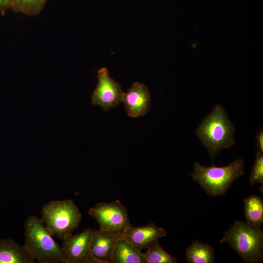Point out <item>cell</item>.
Segmentation results:
<instances>
[{
    "instance_id": "1",
    "label": "cell",
    "mask_w": 263,
    "mask_h": 263,
    "mask_svg": "<svg viewBox=\"0 0 263 263\" xmlns=\"http://www.w3.org/2000/svg\"><path fill=\"white\" fill-rule=\"evenodd\" d=\"M40 218L30 215L24 224L25 248L39 263H65L61 246L53 239Z\"/></svg>"
},
{
    "instance_id": "2",
    "label": "cell",
    "mask_w": 263,
    "mask_h": 263,
    "mask_svg": "<svg viewBox=\"0 0 263 263\" xmlns=\"http://www.w3.org/2000/svg\"><path fill=\"white\" fill-rule=\"evenodd\" d=\"M235 128L223 107L215 106L196 130L201 142L208 150L212 160L219 151L234 145Z\"/></svg>"
},
{
    "instance_id": "3",
    "label": "cell",
    "mask_w": 263,
    "mask_h": 263,
    "mask_svg": "<svg viewBox=\"0 0 263 263\" xmlns=\"http://www.w3.org/2000/svg\"><path fill=\"white\" fill-rule=\"evenodd\" d=\"M244 174V160L238 159L221 167L215 166L213 163L211 167H205L196 162L191 177L207 194L217 196L225 193L232 183Z\"/></svg>"
},
{
    "instance_id": "4",
    "label": "cell",
    "mask_w": 263,
    "mask_h": 263,
    "mask_svg": "<svg viewBox=\"0 0 263 263\" xmlns=\"http://www.w3.org/2000/svg\"><path fill=\"white\" fill-rule=\"evenodd\" d=\"M220 243H226L246 263H259L263 259V231L243 221H236L225 231Z\"/></svg>"
},
{
    "instance_id": "5",
    "label": "cell",
    "mask_w": 263,
    "mask_h": 263,
    "mask_svg": "<svg viewBox=\"0 0 263 263\" xmlns=\"http://www.w3.org/2000/svg\"><path fill=\"white\" fill-rule=\"evenodd\" d=\"M40 219L53 236L63 240L78 227L82 214L71 199L52 201L42 207Z\"/></svg>"
},
{
    "instance_id": "6",
    "label": "cell",
    "mask_w": 263,
    "mask_h": 263,
    "mask_svg": "<svg viewBox=\"0 0 263 263\" xmlns=\"http://www.w3.org/2000/svg\"><path fill=\"white\" fill-rule=\"evenodd\" d=\"M88 212L97 221L101 230L124 231L132 226L127 209L119 200L98 203L90 208Z\"/></svg>"
},
{
    "instance_id": "7",
    "label": "cell",
    "mask_w": 263,
    "mask_h": 263,
    "mask_svg": "<svg viewBox=\"0 0 263 263\" xmlns=\"http://www.w3.org/2000/svg\"><path fill=\"white\" fill-rule=\"evenodd\" d=\"M98 83L92 96V103L105 111L117 107L122 101L124 93L120 84L112 78L105 67L97 72Z\"/></svg>"
},
{
    "instance_id": "8",
    "label": "cell",
    "mask_w": 263,
    "mask_h": 263,
    "mask_svg": "<svg viewBox=\"0 0 263 263\" xmlns=\"http://www.w3.org/2000/svg\"><path fill=\"white\" fill-rule=\"evenodd\" d=\"M93 232V229L88 228L63 240L61 247L65 263H97L91 250Z\"/></svg>"
},
{
    "instance_id": "9",
    "label": "cell",
    "mask_w": 263,
    "mask_h": 263,
    "mask_svg": "<svg viewBox=\"0 0 263 263\" xmlns=\"http://www.w3.org/2000/svg\"><path fill=\"white\" fill-rule=\"evenodd\" d=\"M150 98L149 89L144 84L133 83L123 95L128 115L133 118L145 115L150 109Z\"/></svg>"
},
{
    "instance_id": "10",
    "label": "cell",
    "mask_w": 263,
    "mask_h": 263,
    "mask_svg": "<svg viewBox=\"0 0 263 263\" xmlns=\"http://www.w3.org/2000/svg\"><path fill=\"white\" fill-rule=\"evenodd\" d=\"M123 231H112L93 229L91 250L97 263H110L115 245Z\"/></svg>"
},
{
    "instance_id": "11",
    "label": "cell",
    "mask_w": 263,
    "mask_h": 263,
    "mask_svg": "<svg viewBox=\"0 0 263 263\" xmlns=\"http://www.w3.org/2000/svg\"><path fill=\"white\" fill-rule=\"evenodd\" d=\"M166 234L164 229L157 227L151 223L145 226L130 227L123 231V238L141 251L147 248L153 241L165 237Z\"/></svg>"
},
{
    "instance_id": "12",
    "label": "cell",
    "mask_w": 263,
    "mask_h": 263,
    "mask_svg": "<svg viewBox=\"0 0 263 263\" xmlns=\"http://www.w3.org/2000/svg\"><path fill=\"white\" fill-rule=\"evenodd\" d=\"M35 260L24 247L14 240H0V263H34Z\"/></svg>"
},
{
    "instance_id": "13",
    "label": "cell",
    "mask_w": 263,
    "mask_h": 263,
    "mask_svg": "<svg viewBox=\"0 0 263 263\" xmlns=\"http://www.w3.org/2000/svg\"><path fill=\"white\" fill-rule=\"evenodd\" d=\"M110 263H147L144 253L124 238L117 241Z\"/></svg>"
},
{
    "instance_id": "14",
    "label": "cell",
    "mask_w": 263,
    "mask_h": 263,
    "mask_svg": "<svg viewBox=\"0 0 263 263\" xmlns=\"http://www.w3.org/2000/svg\"><path fill=\"white\" fill-rule=\"evenodd\" d=\"M186 260L190 263H212L214 250L209 244L194 240L186 250Z\"/></svg>"
},
{
    "instance_id": "15",
    "label": "cell",
    "mask_w": 263,
    "mask_h": 263,
    "mask_svg": "<svg viewBox=\"0 0 263 263\" xmlns=\"http://www.w3.org/2000/svg\"><path fill=\"white\" fill-rule=\"evenodd\" d=\"M244 203L246 223L253 226L261 228L263 223V202L262 198L253 194L245 198Z\"/></svg>"
},
{
    "instance_id": "16",
    "label": "cell",
    "mask_w": 263,
    "mask_h": 263,
    "mask_svg": "<svg viewBox=\"0 0 263 263\" xmlns=\"http://www.w3.org/2000/svg\"><path fill=\"white\" fill-rule=\"evenodd\" d=\"M47 0H9L10 9L28 16L38 14Z\"/></svg>"
},
{
    "instance_id": "17",
    "label": "cell",
    "mask_w": 263,
    "mask_h": 263,
    "mask_svg": "<svg viewBox=\"0 0 263 263\" xmlns=\"http://www.w3.org/2000/svg\"><path fill=\"white\" fill-rule=\"evenodd\" d=\"M144 253L147 263H176L177 260L166 252L161 246L158 240L153 241Z\"/></svg>"
},
{
    "instance_id": "18",
    "label": "cell",
    "mask_w": 263,
    "mask_h": 263,
    "mask_svg": "<svg viewBox=\"0 0 263 263\" xmlns=\"http://www.w3.org/2000/svg\"><path fill=\"white\" fill-rule=\"evenodd\" d=\"M255 183L263 185V153L258 151L254 164L249 178V184L252 186Z\"/></svg>"
},
{
    "instance_id": "19",
    "label": "cell",
    "mask_w": 263,
    "mask_h": 263,
    "mask_svg": "<svg viewBox=\"0 0 263 263\" xmlns=\"http://www.w3.org/2000/svg\"><path fill=\"white\" fill-rule=\"evenodd\" d=\"M258 151L263 152V130L258 132L256 136Z\"/></svg>"
},
{
    "instance_id": "20",
    "label": "cell",
    "mask_w": 263,
    "mask_h": 263,
    "mask_svg": "<svg viewBox=\"0 0 263 263\" xmlns=\"http://www.w3.org/2000/svg\"><path fill=\"white\" fill-rule=\"evenodd\" d=\"M10 9L9 0H0V11L4 13L7 9Z\"/></svg>"
}]
</instances>
